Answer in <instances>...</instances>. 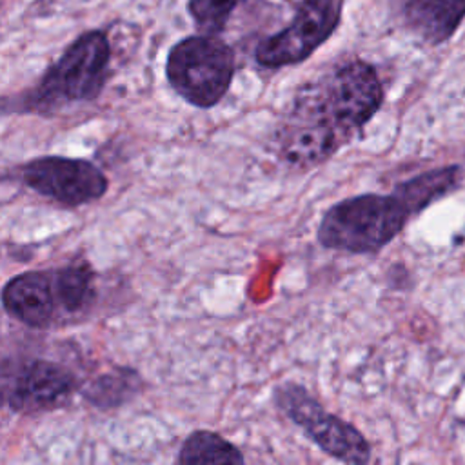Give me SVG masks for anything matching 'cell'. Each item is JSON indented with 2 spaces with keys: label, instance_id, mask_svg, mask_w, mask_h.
<instances>
[{
  "label": "cell",
  "instance_id": "cell-1",
  "mask_svg": "<svg viewBox=\"0 0 465 465\" xmlns=\"http://www.w3.org/2000/svg\"><path fill=\"white\" fill-rule=\"evenodd\" d=\"M383 87L372 65L347 62L312 85L305 87L294 105L292 118L332 127L347 142L381 107Z\"/></svg>",
  "mask_w": 465,
  "mask_h": 465
},
{
  "label": "cell",
  "instance_id": "cell-2",
  "mask_svg": "<svg viewBox=\"0 0 465 465\" xmlns=\"http://www.w3.org/2000/svg\"><path fill=\"white\" fill-rule=\"evenodd\" d=\"M412 214L418 213L398 187L391 194L351 196L327 209L318 227V242L352 254L376 252L401 232Z\"/></svg>",
  "mask_w": 465,
  "mask_h": 465
},
{
  "label": "cell",
  "instance_id": "cell-3",
  "mask_svg": "<svg viewBox=\"0 0 465 465\" xmlns=\"http://www.w3.org/2000/svg\"><path fill=\"white\" fill-rule=\"evenodd\" d=\"M165 73L183 100L207 109L223 98L232 82L234 53L213 35L189 36L169 51Z\"/></svg>",
  "mask_w": 465,
  "mask_h": 465
},
{
  "label": "cell",
  "instance_id": "cell-4",
  "mask_svg": "<svg viewBox=\"0 0 465 465\" xmlns=\"http://www.w3.org/2000/svg\"><path fill=\"white\" fill-rule=\"evenodd\" d=\"M109 58L107 36L102 31L84 33L45 73L33 93V104L47 109L64 102L96 98L105 84Z\"/></svg>",
  "mask_w": 465,
  "mask_h": 465
},
{
  "label": "cell",
  "instance_id": "cell-5",
  "mask_svg": "<svg viewBox=\"0 0 465 465\" xmlns=\"http://www.w3.org/2000/svg\"><path fill=\"white\" fill-rule=\"evenodd\" d=\"M274 401L329 456L343 463H367L371 460V445L363 434L327 412L302 385H280L274 391Z\"/></svg>",
  "mask_w": 465,
  "mask_h": 465
},
{
  "label": "cell",
  "instance_id": "cell-6",
  "mask_svg": "<svg viewBox=\"0 0 465 465\" xmlns=\"http://www.w3.org/2000/svg\"><path fill=\"white\" fill-rule=\"evenodd\" d=\"M341 5L343 0H303L291 25L258 44L256 62L269 69L303 62L334 33Z\"/></svg>",
  "mask_w": 465,
  "mask_h": 465
},
{
  "label": "cell",
  "instance_id": "cell-7",
  "mask_svg": "<svg viewBox=\"0 0 465 465\" xmlns=\"http://www.w3.org/2000/svg\"><path fill=\"white\" fill-rule=\"evenodd\" d=\"M22 178L36 193L65 205L98 200L107 191L105 174L91 162L78 158H36L24 165Z\"/></svg>",
  "mask_w": 465,
  "mask_h": 465
},
{
  "label": "cell",
  "instance_id": "cell-8",
  "mask_svg": "<svg viewBox=\"0 0 465 465\" xmlns=\"http://www.w3.org/2000/svg\"><path fill=\"white\" fill-rule=\"evenodd\" d=\"M345 143L343 136L332 127L292 118L278 133V153L292 167H312L331 158Z\"/></svg>",
  "mask_w": 465,
  "mask_h": 465
},
{
  "label": "cell",
  "instance_id": "cell-9",
  "mask_svg": "<svg viewBox=\"0 0 465 465\" xmlns=\"http://www.w3.org/2000/svg\"><path fill=\"white\" fill-rule=\"evenodd\" d=\"M74 376L53 361H33L16 380L9 403L16 411L33 412L58 405L73 391Z\"/></svg>",
  "mask_w": 465,
  "mask_h": 465
},
{
  "label": "cell",
  "instance_id": "cell-10",
  "mask_svg": "<svg viewBox=\"0 0 465 465\" xmlns=\"http://www.w3.org/2000/svg\"><path fill=\"white\" fill-rule=\"evenodd\" d=\"M5 311L29 327H45L56 312V294L49 272H24L2 291Z\"/></svg>",
  "mask_w": 465,
  "mask_h": 465
},
{
  "label": "cell",
  "instance_id": "cell-11",
  "mask_svg": "<svg viewBox=\"0 0 465 465\" xmlns=\"http://www.w3.org/2000/svg\"><path fill=\"white\" fill-rule=\"evenodd\" d=\"M407 25L429 44L449 40L465 18V0H405Z\"/></svg>",
  "mask_w": 465,
  "mask_h": 465
},
{
  "label": "cell",
  "instance_id": "cell-12",
  "mask_svg": "<svg viewBox=\"0 0 465 465\" xmlns=\"http://www.w3.org/2000/svg\"><path fill=\"white\" fill-rule=\"evenodd\" d=\"M178 461L193 463H243V456L236 445L227 441L216 432L196 430L182 445Z\"/></svg>",
  "mask_w": 465,
  "mask_h": 465
},
{
  "label": "cell",
  "instance_id": "cell-13",
  "mask_svg": "<svg viewBox=\"0 0 465 465\" xmlns=\"http://www.w3.org/2000/svg\"><path fill=\"white\" fill-rule=\"evenodd\" d=\"M51 278L56 302L67 312L84 309L93 298V272L85 263L62 267Z\"/></svg>",
  "mask_w": 465,
  "mask_h": 465
},
{
  "label": "cell",
  "instance_id": "cell-14",
  "mask_svg": "<svg viewBox=\"0 0 465 465\" xmlns=\"http://www.w3.org/2000/svg\"><path fill=\"white\" fill-rule=\"evenodd\" d=\"M138 389H140V378L134 371L114 369L113 372L94 380L91 387L85 391V396L93 403L107 409V407H114L127 401Z\"/></svg>",
  "mask_w": 465,
  "mask_h": 465
},
{
  "label": "cell",
  "instance_id": "cell-15",
  "mask_svg": "<svg viewBox=\"0 0 465 465\" xmlns=\"http://www.w3.org/2000/svg\"><path fill=\"white\" fill-rule=\"evenodd\" d=\"M238 2L240 0H189V13L202 31L214 35L225 27Z\"/></svg>",
  "mask_w": 465,
  "mask_h": 465
}]
</instances>
